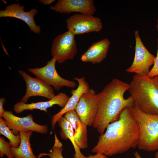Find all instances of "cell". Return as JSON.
Wrapping results in <instances>:
<instances>
[{"label": "cell", "mask_w": 158, "mask_h": 158, "mask_svg": "<svg viewBox=\"0 0 158 158\" xmlns=\"http://www.w3.org/2000/svg\"><path fill=\"white\" fill-rule=\"evenodd\" d=\"M42 4L44 5H49L55 1L54 0H41L39 1Z\"/></svg>", "instance_id": "26"}, {"label": "cell", "mask_w": 158, "mask_h": 158, "mask_svg": "<svg viewBox=\"0 0 158 158\" xmlns=\"http://www.w3.org/2000/svg\"><path fill=\"white\" fill-rule=\"evenodd\" d=\"M64 117L72 126L75 141L78 146L80 149L86 148L88 145L87 126L81 121L75 110L66 112Z\"/></svg>", "instance_id": "17"}, {"label": "cell", "mask_w": 158, "mask_h": 158, "mask_svg": "<svg viewBox=\"0 0 158 158\" xmlns=\"http://www.w3.org/2000/svg\"><path fill=\"white\" fill-rule=\"evenodd\" d=\"M61 128L60 135L62 138L68 139L72 142L75 149V154L74 158H86L81 152L80 149L76 144L74 135V131L70 123L64 117H61L58 122Z\"/></svg>", "instance_id": "19"}, {"label": "cell", "mask_w": 158, "mask_h": 158, "mask_svg": "<svg viewBox=\"0 0 158 158\" xmlns=\"http://www.w3.org/2000/svg\"><path fill=\"white\" fill-rule=\"evenodd\" d=\"M134 35L135 47L134 59L131 65L126 69V72L138 75H147L150 67L154 63L155 56L145 47L138 30L135 31Z\"/></svg>", "instance_id": "5"}, {"label": "cell", "mask_w": 158, "mask_h": 158, "mask_svg": "<svg viewBox=\"0 0 158 158\" xmlns=\"http://www.w3.org/2000/svg\"><path fill=\"white\" fill-rule=\"evenodd\" d=\"M75 35L68 30L59 35L54 39L51 48V55L59 63L72 60L77 52Z\"/></svg>", "instance_id": "7"}, {"label": "cell", "mask_w": 158, "mask_h": 158, "mask_svg": "<svg viewBox=\"0 0 158 158\" xmlns=\"http://www.w3.org/2000/svg\"><path fill=\"white\" fill-rule=\"evenodd\" d=\"M0 134L8 139L11 147H17L19 146L20 142V135L14 134L7 126L5 121L2 117L0 118Z\"/></svg>", "instance_id": "20"}, {"label": "cell", "mask_w": 158, "mask_h": 158, "mask_svg": "<svg viewBox=\"0 0 158 158\" xmlns=\"http://www.w3.org/2000/svg\"><path fill=\"white\" fill-rule=\"evenodd\" d=\"M86 158H108V156L102 154H96L95 155H90Z\"/></svg>", "instance_id": "25"}, {"label": "cell", "mask_w": 158, "mask_h": 158, "mask_svg": "<svg viewBox=\"0 0 158 158\" xmlns=\"http://www.w3.org/2000/svg\"><path fill=\"white\" fill-rule=\"evenodd\" d=\"M33 131L19 132L20 142L18 147H11L14 158H37L34 154L31 147L30 139Z\"/></svg>", "instance_id": "18"}, {"label": "cell", "mask_w": 158, "mask_h": 158, "mask_svg": "<svg viewBox=\"0 0 158 158\" xmlns=\"http://www.w3.org/2000/svg\"><path fill=\"white\" fill-rule=\"evenodd\" d=\"M18 72L25 81L26 87L25 94L21 101L26 103L30 97L36 96L44 97L49 100L56 95L52 87L41 80L31 77L23 70H19Z\"/></svg>", "instance_id": "11"}, {"label": "cell", "mask_w": 158, "mask_h": 158, "mask_svg": "<svg viewBox=\"0 0 158 158\" xmlns=\"http://www.w3.org/2000/svg\"><path fill=\"white\" fill-rule=\"evenodd\" d=\"M95 91L92 89L83 94L75 110L81 121L87 126H92L98 109Z\"/></svg>", "instance_id": "10"}, {"label": "cell", "mask_w": 158, "mask_h": 158, "mask_svg": "<svg viewBox=\"0 0 158 158\" xmlns=\"http://www.w3.org/2000/svg\"><path fill=\"white\" fill-rule=\"evenodd\" d=\"M129 87V84L114 78L97 94L98 109L92 126L100 134L104 133L109 124L118 119L124 108L134 105L132 96L126 99L124 97Z\"/></svg>", "instance_id": "2"}, {"label": "cell", "mask_w": 158, "mask_h": 158, "mask_svg": "<svg viewBox=\"0 0 158 158\" xmlns=\"http://www.w3.org/2000/svg\"><path fill=\"white\" fill-rule=\"evenodd\" d=\"M135 158H142L140 154L137 152H135L134 153Z\"/></svg>", "instance_id": "27"}, {"label": "cell", "mask_w": 158, "mask_h": 158, "mask_svg": "<svg viewBox=\"0 0 158 158\" xmlns=\"http://www.w3.org/2000/svg\"><path fill=\"white\" fill-rule=\"evenodd\" d=\"M11 145L9 142L6 141L3 137H0V157H3L6 155L7 158H14L11 150Z\"/></svg>", "instance_id": "22"}, {"label": "cell", "mask_w": 158, "mask_h": 158, "mask_svg": "<svg viewBox=\"0 0 158 158\" xmlns=\"http://www.w3.org/2000/svg\"><path fill=\"white\" fill-rule=\"evenodd\" d=\"M92 0H59L50 9L61 13H79L93 15L96 11V8Z\"/></svg>", "instance_id": "13"}, {"label": "cell", "mask_w": 158, "mask_h": 158, "mask_svg": "<svg viewBox=\"0 0 158 158\" xmlns=\"http://www.w3.org/2000/svg\"><path fill=\"white\" fill-rule=\"evenodd\" d=\"M74 79L78 83V87L76 89L71 90V96L69 98L65 107L52 116L51 123L53 129L56 123L63 115L68 111L75 109L81 96L90 89L89 84L84 77L80 78L76 77Z\"/></svg>", "instance_id": "15"}, {"label": "cell", "mask_w": 158, "mask_h": 158, "mask_svg": "<svg viewBox=\"0 0 158 158\" xmlns=\"http://www.w3.org/2000/svg\"><path fill=\"white\" fill-rule=\"evenodd\" d=\"M110 44L107 38L93 43L82 55L81 61L93 64L101 63L106 58Z\"/></svg>", "instance_id": "16"}, {"label": "cell", "mask_w": 158, "mask_h": 158, "mask_svg": "<svg viewBox=\"0 0 158 158\" xmlns=\"http://www.w3.org/2000/svg\"><path fill=\"white\" fill-rule=\"evenodd\" d=\"M129 84L134 106L145 113L158 115V75L150 78L135 74Z\"/></svg>", "instance_id": "3"}, {"label": "cell", "mask_w": 158, "mask_h": 158, "mask_svg": "<svg viewBox=\"0 0 158 158\" xmlns=\"http://www.w3.org/2000/svg\"><path fill=\"white\" fill-rule=\"evenodd\" d=\"M155 158H158V151L155 153Z\"/></svg>", "instance_id": "29"}, {"label": "cell", "mask_w": 158, "mask_h": 158, "mask_svg": "<svg viewBox=\"0 0 158 158\" xmlns=\"http://www.w3.org/2000/svg\"><path fill=\"white\" fill-rule=\"evenodd\" d=\"M69 97L66 93L60 92L53 98L47 101L32 102L27 104L22 101L16 103L14 106L13 109L17 113H20L25 110L37 109L47 112V109L55 105H57L63 108L67 103Z\"/></svg>", "instance_id": "14"}, {"label": "cell", "mask_w": 158, "mask_h": 158, "mask_svg": "<svg viewBox=\"0 0 158 158\" xmlns=\"http://www.w3.org/2000/svg\"><path fill=\"white\" fill-rule=\"evenodd\" d=\"M23 6L19 3H14L7 6L5 9L0 11V17H11L19 19L25 22L31 31L36 34H39L41 31L39 26L35 23L34 17L38 10L32 8L28 11H24Z\"/></svg>", "instance_id": "12"}, {"label": "cell", "mask_w": 158, "mask_h": 158, "mask_svg": "<svg viewBox=\"0 0 158 158\" xmlns=\"http://www.w3.org/2000/svg\"><path fill=\"white\" fill-rule=\"evenodd\" d=\"M6 99L4 97H1L0 99V117H3L5 111L4 109V104Z\"/></svg>", "instance_id": "24"}, {"label": "cell", "mask_w": 158, "mask_h": 158, "mask_svg": "<svg viewBox=\"0 0 158 158\" xmlns=\"http://www.w3.org/2000/svg\"><path fill=\"white\" fill-rule=\"evenodd\" d=\"M157 29L158 32V17L157 20V23L156 25Z\"/></svg>", "instance_id": "28"}, {"label": "cell", "mask_w": 158, "mask_h": 158, "mask_svg": "<svg viewBox=\"0 0 158 158\" xmlns=\"http://www.w3.org/2000/svg\"><path fill=\"white\" fill-rule=\"evenodd\" d=\"M158 75V38L157 39V53L153 67L147 75L150 78Z\"/></svg>", "instance_id": "23"}, {"label": "cell", "mask_w": 158, "mask_h": 158, "mask_svg": "<svg viewBox=\"0 0 158 158\" xmlns=\"http://www.w3.org/2000/svg\"><path fill=\"white\" fill-rule=\"evenodd\" d=\"M3 118L7 126L12 130L14 134L18 135L17 133L20 132L30 131L46 134L48 131L47 126L36 123L33 120L32 114L21 117L14 115L12 111H6Z\"/></svg>", "instance_id": "9"}, {"label": "cell", "mask_w": 158, "mask_h": 158, "mask_svg": "<svg viewBox=\"0 0 158 158\" xmlns=\"http://www.w3.org/2000/svg\"><path fill=\"white\" fill-rule=\"evenodd\" d=\"M131 107L124 108L118 119L108 125L105 132L99 137L93 152L111 156L137 147L140 129Z\"/></svg>", "instance_id": "1"}, {"label": "cell", "mask_w": 158, "mask_h": 158, "mask_svg": "<svg viewBox=\"0 0 158 158\" xmlns=\"http://www.w3.org/2000/svg\"><path fill=\"white\" fill-rule=\"evenodd\" d=\"M55 140L53 146L49 153H42L40 154L38 158L41 156L48 155L49 158H64L62 154L63 150V144L55 134Z\"/></svg>", "instance_id": "21"}, {"label": "cell", "mask_w": 158, "mask_h": 158, "mask_svg": "<svg viewBox=\"0 0 158 158\" xmlns=\"http://www.w3.org/2000/svg\"><path fill=\"white\" fill-rule=\"evenodd\" d=\"M56 60L52 57L44 66L40 68H29L28 71L48 85L52 86L56 91L63 87L74 88L78 84L73 81L63 78L58 74L56 68Z\"/></svg>", "instance_id": "6"}, {"label": "cell", "mask_w": 158, "mask_h": 158, "mask_svg": "<svg viewBox=\"0 0 158 158\" xmlns=\"http://www.w3.org/2000/svg\"><path fill=\"white\" fill-rule=\"evenodd\" d=\"M68 31L75 35L92 32H99L103 28L101 19L93 15L76 14L70 16L66 20Z\"/></svg>", "instance_id": "8"}, {"label": "cell", "mask_w": 158, "mask_h": 158, "mask_svg": "<svg viewBox=\"0 0 158 158\" xmlns=\"http://www.w3.org/2000/svg\"><path fill=\"white\" fill-rule=\"evenodd\" d=\"M131 110L140 129L137 147L147 152L158 151V115L145 113L134 106Z\"/></svg>", "instance_id": "4"}]
</instances>
